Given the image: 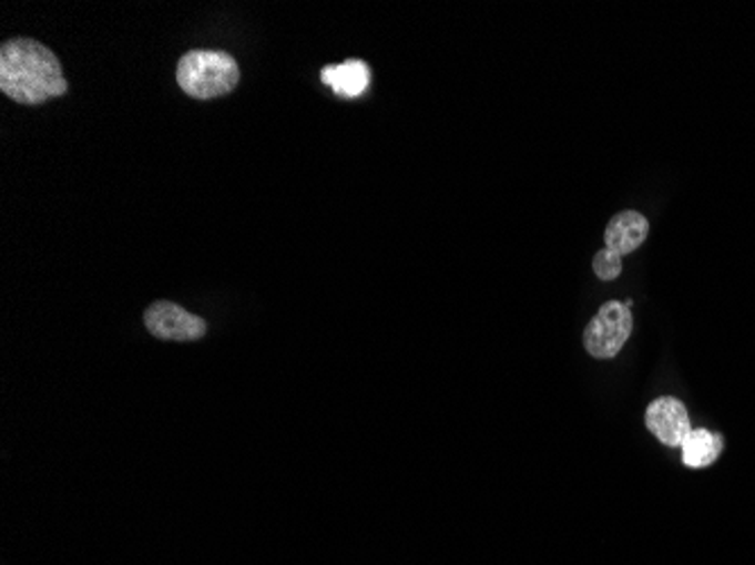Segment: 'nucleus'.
<instances>
[{
	"label": "nucleus",
	"instance_id": "1",
	"mask_svg": "<svg viewBox=\"0 0 755 565\" xmlns=\"http://www.w3.org/2000/svg\"><path fill=\"white\" fill-rule=\"evenodd\" d=\"M0 91L21 104H41L69 91L54 52L34 39H12L0 48Z\"/></svg>",
	"mask_w": 755,
	"mask_h": 565
},
{
	"label": "nucleus",
	"instance_id": "2",
	"mask_svg": "<svg viewBox=\"0 0 755 565\" xmlns=\"http://www.w3.org/2000/svg\"><path fill=\"white\" fill-rule=\"evenodd\" d=\"M238 62L224 50H191L177 64V84L197 100H213L238 86Z\"/></svg>",
	"mask_w": 755,
	"mask_h": 565
},
{
	"label": "nucleus",
	"instance_id": "3",
	"mask_svg": "<svg viewBox=\"0 0 755 565\" xmlns=\"http://www.w3.org/2000/svg\"><path fill=\"white\" fill-rule=\"evenodd\" d=\"M633 330L631 308L622 301H609L584 330V347L598 360L615 358Z\"/></svg>",
	"mask_w": 755,
	"mask_h": 565
},
{
	"label": "nucleus",
	"instance_id": "4",
	"mask_svg": "<svg viewBox=\"0 0 755 565\" xmlns=\"http://www.w3.org/2000/svg\"><path fill=\"white\" fill-rule=\"evenodd\" d=\"M147 330L170 342H193L206 335V321L172 301H156L145 312Z\"/></svg>",
	"mask_w": 755,
	"mask_h": 565
},
{
	"label": "nucleus",
	"instance_id": "5",
	"mask_svg": "<svg viewBox=\"0 0 755 565\" xmlns=\"http://www.w3.org/2000/svg\"><path fill=\"white\" fill-rule=\"evenodd\" d=\"M645 423L647 430L665 445H681L685 441V436L690 434L692 425H690V417L687 410L681 401L672 399V396H663V399H656L647 412H645Z\"/></svg>",
	"mask_w": 755,
	"mask_h": 565
},
{
	"label": "nucleus",
	"instance_id": "6",
	"mask_svg": "<svg viewBox=\"0 0 755 565\" xmlns=\"http://www.w3.org/2000/svg\"><path fill=\"white\" fill-rule=\"evenodd\" d=\"M647 234H650V222L645 215H641L637 210H622L606 224L604 243H606V249L620 256H626L647 240Z\"/></svg>",
	"mask_w": 755,
	"mask_h": 565
},
{
	"label": "nucleus",
	"instance_id": "7",
	"mask_svg": "<svg viewBox=\"0 0 755 565\" xmlns=\"http://www.w3.org/2000/svg\"><path fill=\"white\" fill-rule=\"evenodd\" d=\"M371 71L363 60H348L322 69V82L328 84L341 97H358L367 91Z\"/></svg>",
	"mask_w": 755,
	"mask_h": 565
},
{
	"label": "nucleus",
	"instance_id": "8",
	"mask_svg": "<svg viewBox=\"0 0 755 565\" xmlns=\"http://www.w3.org/2000/svg\"><path fill=\"white\" fill-rule=\"evenodd\" d=\"M722 445H724L722 436L711 430H704V428L690 430V434L681 443L683 464L690 469H706L720 458Z\"/></svg>",
	"mask_w": 755,
	"mask_h": 565
},
{
	"label": "nucleus",
	"instance_id": "9",
	"mask_svg": "<svg viewBox=\"0 0 755 565\" xmlns=\"http://www.w3.org/2000/svg\"><path fill=\"white\" fill-rule=\"evenodd\" d=\"M593 271H595L598 278H602V280H613V278H618L620 271H622V256L604 247L602 251H598V256H595V260H593Z\"/></svg>",
	"mask_w": 755,
	"mask_h": 565
}]
</instances>
